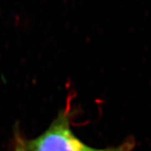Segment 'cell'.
Here are the masks:
<instances>
[{
	"mask_svg": "<svg viewBox=\"0 0 151 151\" xmlns=\"http://www.w3.org/2000/svg\"><path fill=\"white\" fill-rule=\"evenodd\" d=\"M70 110H60L49 128L38 137L26 140L28 151H131L134 143L132 140L116 147L97 149L87 145L71 129Z\"/></svg>",
	"mask_w": 151,
	"mask_h": 151,
	"instance_id": "6da1fadb",
	"label": "cell"
},
{
	"mask_svg": "<svg viewBox=\"0 0 151 151\" xmlns=\"http://www.w3.org/2000/svg\"><path fill=\"white\" fill-rule=\"evenodd\" d=\"M13 151H28L26 148V139L23 138L19 130H17L14 134Z\"/></svg>",
	"mask_w": 151,
	"mask_h": 151,
	"instance_id": "7a4b0ae2",
	"label": "cell"
}]
</instances>
